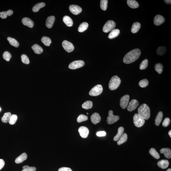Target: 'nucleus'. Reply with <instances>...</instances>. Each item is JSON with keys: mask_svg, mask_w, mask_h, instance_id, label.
<instances>
[{"mask_svg": "<svg viewBox=\"0 0 171 171\" xmlns=\"http://www.w3.org/2000/svg\"><path fill=\"white\" fill-rule=\"evenodd\" d=\"M138 114L144 119L147 120L150 117V108L147 104H143L138 109Z\"/></svg>", "mask_w": 171, "mask_h": 171, "instance_id": "2", "label": "nucleus"}, {"mask_svg": "<svg viewBox=\"0 0 171 171\" xmlns=\"http://www.w3.org/2000/svg\"><path fill=\"white\" fill-rule=\"evenodd\" d=\"M27 155L25 153H24L20 155L15 159V162L16 163H22L24 161L26 160Z\"/></svg>", "mask_w": 171, "mask_h": 171, "instance_id": "22", "label": "nucleus"}, {"mask_svg": "<svg viewBox=\"0 0 171 171\" xmlns=\"http://www.w3.org/2000/svg\"><path fill=\"white\" fill-rule=\"evenodd\" d=\"M90 119L92 123L93 124H96L97 123L100 122L101 118L98 113H94L92 115Z\"/></svg>", "mask_w": 171, "mask_h": 171, "instance_id": "14", "label": "nucleus"}, {"mask_svg": "<svg viewBox=\"0 0 171 171\" xmlns=\"http://www.w3.org/2000/svg\"><path fill=\"white\" fill-rule=\"evenodd\" d=\"M130 96L128 95H126L123 96L120 99V105L122 108L125 109L129 104Z\"/></svg>", "mask_w": 171, "mask_h": 171, "instance_id": "10", "label": "nucleus"}, {"mask_svg": "<svg viewBox=\"0 0 171 171\" xmlns=\"http://www.w3.org/2000/svg\"><path fill=\"white\" fill-rule=\"evenodd\" d=\"M11 113L10 112L6 113L4 114L1 119L3 123H7L9 120L11 116Z\"/></svg>", "mask_w": 171, "mask_h": 171, "instance_id": "37", "label": "nucleus"}, {"mask_svg": "<svg viewBox=\"0 0 171 171\" xmlns=\"http://www.w3.org/2000/svg\"><path fill=\"white\" fill-rule=\"evenodd\" d=\"M149 153L155 159H159L160 158V155H159V154L156 151V149L154 148H152L150 149V151H149Z\"/></svg>", "mask_w": 171, "mask_h": 171, "instance_id": "36", "label": "nucleus"}, {"mask_svg": "<svg viewBox=\"0 0 171 171\" xmlns=\"http://www.w3.org/2000/svg\"><path fill=\"white\" fill-rule=\"evenodd\" d=\"M166 171H171V168L168 169Z\"/></svg>", "mask_w": 171, "mask_h": 171, "instance_id": "53", "label": "nucleus"}, {"mask_svg": "<svg viewBox=\"0 0 171 171\" xmlns=\"http://www.w3.org/2000/svg\"><path fill=\"white\" fill-rule=\"evenodd\" d=\"M169 135L170 136V138H171V131L170 130L168 132Z\"/></svg>", "mask_w": 171, "mask_h": 171, "instance_id": "52", "label": "nucleus"}, {"mask_svg": "<svg viewBox=\"0 0 171 171\" xmlns=\"http://www.w3.org/2000/svg\"><path fill=\"white\" fill-rule=\"evenodd\" d=\"M124 129L122 127H120L118 129V133L116 136L113 138V140L114 141H118L123 134Z\"/></svg>", "mask_w": 171, "mask_h": 171, "instance_id": "25", "label": "nucleus"}, {"mask_svg": "<svg viewBox=\"0 0 171 171\" xmlns=\"http://www.w3.org/2000/svg\"><path fill=\"white\" fill-rule=\"evenodd\" d=\"M167 51V49L166 46H160L157 49L156 53L158 55L163 56L166 54Z\"/></svg>", "mask_w": 171, "mask_h": 171, "instance_id": "31", "label": "nucleus"}, {"mask_svg": "<svg viewBox=\"0 0 171 171\" xmlns=\"http://www.w3.org/2000/svg\"><path fill=\"white\" fill-rule=\"evenodd\" d=\"M84 64V62L82 60H77L70 63L69 67L70 69L76 70L83 67Z\"/></svg>", "mask_w": 171, "mask_h": 171, "instance_id": "8", "label": "nucleus"}, {"mask_svg": "<svg viewBox=\"0 0 171 171\" xmlns=\"http://www.w3.org/2000/svg\"><path fill=\"white\" fill-rule=\"evenodd\" d=\"M22 171H35L36 168L34 167H29L28 166H24L23 167Z\"/></svg>", "mask_w": 171, "mask_h": 171, "instance_id": "46", "label": "nucleus"}, {"mask_svg": "<svg viewBox=\"0 0 171 171\" xmlns=\"http://www.w3.org/2000/svg\"><path fill=\"white\" fill-rule=\"evenodd\" d=\"M141 24L139 22L134 23L132 26L131 32L133 33H135L139 31L140 28Z\"/></svg>", "mask_w": 171, "mask_h": 171, "instance_id": "28", "label": "nucleus"}, {"mask_svg": "<svg viewBox=\"0 0 171 171\" xmlns=\"http://www.w3.org/2000/svg\"><path fill=\"white\" fill-rule=\"evenodd\" d=\"M160 152L161 153H163L165 157L167 159H169L171 158V150L168 148H163L161 149Z\"/></svg>", "mask_w": 171, "mask_h": 171, "instance_id": "19", "label": "nucleus"}, {"mask_svg": "<svg viewBox=\"0 0 171 171\" xmlns=\"http://www.w3.org/2000/svg\"><path fill=\"white\" fill-rule=\"evenodd\" d=\"M22 22L24 25L30 28H32L34 25V23L32 20L27 17L23 18L22 20Z\"/></svg>", "mask_w": 171, "mask_h": 171, "instance_id": "16", "label": "nucleus"}, {"mask_svg": "<svg viewBox=\"0 0 171 171\" xmlns=\"http://www.w3.org/2000/svg\"><path fill=\"white\" fill-rule=\"evenodd\" d=\"M55 20V17L53 16L48 17L46 22V26L49 28H51L53 25Z\"/></svg>", "mask_w": 171, "mask_h": 171, "instance_id": "17", "label": "nucleus"}, {"mask_svg": "<svg viewBox=\"0 0 171 171\" xmlns=\"http://www.w3.org/2000/svg\"><path fill=\"white\" fill-rule=\"evenodd\" d=\"M127 4L128 6L132 9L137 8L139 6L138 3L135 0H128Z\"/></svg>", "mask_w": 171, "mask_h": 171, "instance_id": "26", "label": "nucleus"}, {"mask_svg": "<svg viewBox=\"0 0 171 171\" xmlns=\"http://www.w3.org/2000/svg\"><path fill=\"white\" fill-rule=\"evenodd\" d=\"M13 13V11L12 10H9L5 11H2L0 12V18L2 19H5L8 16H10L12 15Z\"/></svg>", "mask_w": 171, "mask_h": 171, "instance_id": "21", "label": "nucleus"}, {"mask_svg": "<svg viewBox=\"0 0 171 171\" xmlns=\"http://www.w3.org/2000/svg\"><path fill=\"white\" fill-rule=\"evenodd\" d=\"M88 26V24L87 23L84 22L80 24L78 28V31L80 32H84L87 30Z\"/></svg>", "mask_w": 171, "mask_h": 171, "instance_id": "32", "label": "nucleus"}, {"mask_svg": "<svg viewBox=\"0 0 171 171\" xmlns=\"http://www.w3.org/2000/svg\"><path fill=\"white\" fill-rule=\"evenodd\" d=\"M128 138L127 135L126 133H123L120 138L118 140L117 144L120 145L125 143L127 140Z\"/></svg>", "mask_w": 171, "mask_h": 171, "instance_id": "33", "label": "nucleus"}, {"mask_svg": "<svg viewBox=\"0 0 171 171\" xmlns=\"http://www.w3.org/2000/svg\"><path fill=\"white\" fill-rule=\"evenodd\" d=\"M1 111V107H0V111Z\"/></svg>", "mask_w": 171, "mask_h": 171, "instance_id": "54", "label": "nucleus"}, {"mask_svg": "<svg viewBox=\"0 0 171 171\" xmlns=\"http://www.w3.org/2000/svg\"><path fill=\"white\" fill-rule=\"evenodd\" d=\"M88 118L87 116L84 114H81L77 118V122L80 123L81 122L86 121L88 120Z\"/></svg>", "mask_w": 171, "mask_h": 171, "instance_id": "41", "label": "nucleus"}, {"mask_svg": "<svg viewBox=\"0 0 171 171\" xmlns=\"http://www.w3.org/2000/svg\"><path fill=\"white\" fill-rule=\"evenodd\" d=\"M121 80L120 78L117 76H113L109 82V88L111 90H116L120 85Z\"/></svg>", "mask_w": 171, "mask_h": 171, "instance_id": "3", "label": "nucleus"}, {"mask_svg": "<svg viewBox=\"0 0 171 171\" xmlns=\"http://www.w3.org/2000/svg\"><path fill=\"white\" fill-rule=\"evenodd\" d=\"M45 6V3L41 2L36 4L33 7L32 10L34 12H38L39 10L40 9L44 8Z\"/></svg>", "mask_w": 171, "mask_h": 171, "instance_id": "29", "label": "nucleus"}, {"mask_svg": "<svg viewBox=\"0 0 171 171\" xmlns=\"http://www.w3.org/2000/svg\"><path fill=\"white\" fill-rule=\"evenodd\" d=\"M116 23L113 20L108 21L103 26V31L105 33H108L114 29L116 26Z\"/></svg>", "mask_w": 171, "mask_h": 171, "instance_id": "6", "label": "nucleus"}, {"mask_svg": "<svg viewBox=\"0 0 171 171\" xmlns=\"http://www.w3.org/2000/svg\"><path fill=\"white\" fill-rule=\"evenodd\" d=\"M139 103L137 100L133 99L130 102L127 106V109L129 111L131 112L135 110L139 106Z\"/></svg>", "mask_w": 171, "mask_h": 171, "instance_id": "11", "label": "nucleus"}, {"mask_svg": "<svg viewBox=\"0 0 171 171\" xmlns=\"http://www.w3.org/2000/svg\"><path fill=\"white\" fill-rule=\"evenodd\" d=\"M148 60L147 59H145L141 63L139 69L140 70L146 69L148 66Z\"/></svg>", "mask_w": 171, "mask_h": 171, "instance_id": "40", "label": "nucleus"}, {"mask_svg": "<svg viewBox=\"0 0 171 171\" xmlns=\"http://www.w3.org/2000/svg\"><path fill=\"white\" fill-rule=\"evenodd\" d=\"M170 123V119L169 118H166L163 120V122L162 123V125L164 127H167V126H168Z\"/></svg>", "mask_w": 171, "mask_h": 171, "instance_id": "47", "label": "nucleus"}, {"mask_svg": "<svg viewBox=\"0 0 171 171\" xmlns=\"http://www.w3.org/2000/svg\"><path fill=\"white\" fill-rule=\"evenodd\" d=\"M158 166L162 169H166L169 165L168 161L167 160H162L158 162Z\"/></svg>", "mask_w": 171, "mask_h": 171, "instance_id": "18", "label": "nucleus"}, {"mask_svg": "<svg viewBox=\"0 0 171 171\" xmlns=\"http://www.w3.org/2000/svg\"><path fill=\"white\" fill-rule=\"evenodd\" d=\"M41 42L46 46H49L51 44V40L48 37L44 36L41 39Z\"/></svg>", "mask_w": 171, "mask_h": 171, "instance_id": "35", "label": "nucleus"}, {"mask_svg": "<svg viewBox=\"0 0 171 171\" xmlns=\"http://www.w3.org/2000/svg\"><path fill=\"white\" fill-rule=\"evenodd\" d=\"M88 113H87V115H88Z\"/></svg>", "mask_w": 171, "mask_h": 171, "instance_id": "55", "label": "nucleus"}, {"mask_svg": "<svg viewBox=\"0 0 171 171\" xmlns=\"http://www.w3.org/2000/svg\"><path fill=\"white\" fill-rule=\"evenodd\" d=\"M21 61L24 64H29L30 62L29 59L26 55L23 54L21 56Z\"/></svg>", "mask_w": 171, "mask_h": 171, "instance_id": "45", "label": "nucleus"}, {"mask_svg": "<svg viewBox=\"0 0 171 171\" xmlns=\"http://www.w3.org/2000/svg\"><path fill=\"white\" fill-rule=\"evenodd\" d=\"M34 52L37 54H40L42 53L43 51V49L42 47L40 46L39 45L37 44H34L31 47Z\"/></svg>", "mask_w": 171, "mask_h": 171, "instance_id": "20", "label": "nucleus"}, {"mask_svg": "<svg viewBox=\"0 0 171 171\" xmlns=\"http://www.w3.org/2000/svg\"><path fill=\"white\" fill-rule=\"evenodd\" d=\"M93 102L90 100L86 101L82 105V107L83 109L87 110L91 109L93 107Z\"/></svg>", "mask_w": 171, "mask_h": 171, "instance_id": "34", "label": "nucleus"}, {"mask_svg": "<svg viewBox=\"0 0 171 171\" xmlns=\"http://www.w3.org/2000/svg\"><path fill=\"white\" fill-rule=\"evenodd\" d=\"M70 10L72 13L75 15H77L81 12L82 9L78 5H71L69 7Z\"/></svg>", "mask_w": 171, "mask_h": 171, "instance_id": "12", "label": "nucleus"}, {"mask_svg": "<svg viewBox=\"0 0 171 171\" xmlns=\"http://www.w3.org/2000/svg\"><path fill=\"white\" fill-rule=\"evenodd\" d=\"M133 120L134 124L136 127H141L145 123L144 119L138 113L134 114Z\"/></svg>", "mask_w": 171, "mask_h": 171, "instance_id": "4", "label": "nucleus"}, {"mask_svg": "<svg viewBox=\"0 0 171 171\" xmlns=\"http://www.w3.org/2000/svg\"><path fill=\"white\" fill-rule=\"evenodd\" d=\"M7 40L11 45L16 48H18L19 46V43L15 39L9 37L7 38Z\"/></svg>", "mask_w": 171, "mask_h": 171, "instance_id": "30", "label": "nucleus"}, {"mask_svg": "<svg viewBox=\"0 0 171 171\" xmlns=\"http://www.w3.org/2000/svg\"><path fill=\"white\" fill-rule=\"evenodd\" d=\"M163 65L160 63L156 64L155 65V69L159 74H161L163 71Z\"/></svg>", "mask_w": 171, "mask_h": 171, "instance_id": "38", "label": "nucleus"}, {"mask_svg": "<svg viewBox=\"0 0 171 171\" xmlns=\"http://www.w3.org/2000/svg\"><path fill=\"white\" fill-rule=\"evenodd\" d=\"M17 119H18V117L16 115H11L9 121V123L10 125H14L16 122Z\"/></svg>", "mask_w": 171, "mask_h": 171, "instance_id": "42", "label": "nucleus"}, {"mask_svg": "<svg viewBox=\"0 0 171 171\" xmlns=\"http://www.w3.org/2000/svg\"><path fill=\"white\" fill-rule=\"evenodd\" d=\"M165 18L162 16L158 15L155 16L154 19V23L155 25L159 26L164 22Z\"/></svg>", "mask_w": 171, "mask_h": 171, "instance_id": "15", "label": "nucleus"}, {"mask_svg": "<svg viewBox=\"0 0 171 171\" xmlns=\"http://www.w3.org/2000/svg\"><path fill=\"white\" fill-rule=\"evenodd\" d=\"M3 58L6 61H10L11 57V54L9 52L6 51L4 53L3 55Z\"/></svg>", "mask_w": 171, "mask_h": 171, "instance_id": "43", "label": "nucleus"}, {"mask_svg": "<svg viewBox=\"0 0 171 171\" xmlns=\"http://www.w3.org/2000/svg\"><path fill=\"white\" fill-rule=\"evenodd\" d=\"M106 133L104 131H100L96 133V135L98 136H103L106 135Z\"/></svg>", "mask_w": 171, "mask_h": 171, "instance_id": "48", "label": "nucleus"}, {"mask_svg": "<svg viewBox=\"0 0 171 171\" xmlns=\"http://www.w3.org/2000/svg\"><path fill=\"white\" fill-rule=\"evenodd\" d=\"M5 165V162L2 159H0V170L4 167Z\"/></svg>", "mask_w": 171, "mask_h": 171, "instance_id": "50", "label": "nucleus"}, {"mask_svg": "<svg viewBox=\"0 0 171 171\" xmlns=\"http://www.w3.org/2000/svg\"><path fill=\"white\" fill-rule=\"evenodd\" d=\"M58 171H72L70 168L66 167H63L59 169Z\"/></svg>", "mask_w": 171, "mask_h": 171, "instance_id": "49", "label": "nucleus"}, {"mask_svg": "<svg viewBox=\"0 0 171 171\" xmlns=\"http://www.w3.org/2000/svg\"><path fill=\"white\" fill-rule=\"evenodd\" d=\"M63 48L67 52L70 53L74 51V47L72 43L67 40L63 41L62 44Z\"/></svg>", "mask_w": 171, "mask_h": 171, "instance_id": "9", "label": "nucleus"}, {"mask_svg": "<svg viewBox=\"0 0 171 171\" xmlns=\"http://www.w3.org/2000/svg\"><path fill=\"white\" fill-rule=\"evenodd\" d=\"M108 116L107 117V122L108 124H112L115 123L120 119L118 116L113 114V111L110 110L108 112Z\"/></svg>", "mask_w": 171, "mask_h": 171, "instance_id": "7", "label": "nucleus"}, {"mask_svg": "<svg viewBox=\"0 0 171 171\" xmlns=\"http://www.w3.org/2000/svg\"><path fill=\"white\" fill-rule=\"evenodd\" d=\"M120 30L118 29H113L109 34L108 38L110 39H113L118 37L120 34Z\"/></svg>", "mask_w": 171, "mask_h": 171, "instance_id": "23", "label": "nucleus"}, {"mask_svg": "<svg viewBox=\"0 0 171 171\" xmlns=\"http://www.w3.org/2000/svg\"><path fill=\"white\" fill-rule=\"evenodd\" d=\"M107 0H101L100 2V7L101 9L103 11H106L107 7Z\"/></svg>", "mask_w": 171, "mask_h": 171, "instance_id": "39", "label": "nucleus"}, {"mask_svg": "<svg viewBox=\"0 0 171 171\" xmlns=\"http://www.w3.org/2000/svg\"><path fill=\"white\" fill-rule=\"evenodd\" d=\"M167 4H169V5H171V0H165L164 1Z\"/></svg>", "mask_w": 171, "mask_h": 171, "instance_id": "51", "label": "nucleus"}, {"mask_svg": "<svg viewBox=\"0 0 171 171\" xmlns=\"http://www.w3.org/2000/svg\"><path fill=\"white\" fill-rule=\"evenodd\" d=\"M141 54V51L138 49L132 50L127 53L124 57L123 61L125 64H131L139 58Z\"/></svg>", "mask_w": 171, "mask_h": 171, "instance_id": "1", "label": "nucleus"}, {"mask_svg": "<svg viewBox=\"0 0 171 171\" xmlns=\"http://www.w3.org/2000/svg\"><path fill=\"white\" fill-rule=\"evenodd\" d=\"M78 131L80 136L83 138H86L88 136L89 130L85 126H82L80 127L78 129Z\"/></svg>", "mask_w": 171, "mask_h": 171, "instance_id": "13", "label": "nucleus"}, {"mask_svg": "<svg viewBox=\"0 0 171 171\" xmlns=\"http://www.w3.org/2000/svg\"><path fill=\"white\" fill-rule=\"evenodd\" d=\"M149 81L146 79L141 80L139 83V86L142 88L147 87Z\"/></svg>", "mask_w": 171, "mask_h": 171, "instance_id": "44", "label": "nucleus"}, {"mask_svg": "<svg viewBox=\"0 0 171 171\" xmlns=\"http://www.w3.org/2000/svg\"><path fill=\"white\" fill-rule=\"evenodd\" d=\"M163 113L162 111L159 112L156 116L155 120V124L159 126L161 122L163 117Z\"/></svg>", "mask_w": 171, "mask_h": 171, "instance_id": "27", "label": "nucleus"}, {"mask_svg": "<svg viewBox=\"0 0 171 171\" xmlns=\"http://www.w3.org/2000/svg\"><path fill=\"white\" fill-rule=\"evenodd\" d=\"M63 21L67 26L71 27L73 25V21L70 17L65 16L63 18Z\"/></svg>", "mask_w": 171, "mask_h": 171, "instance_id": "24", "label": "nucleus"}, {"mask_svg": "<svg viewBox=\"0 0 171 171\" xmlns=\"http://www.w3.org/2000/svg\"><path fill=\"white\" fill-rule=\"evenodd\" d=\"M103 90V87L101 85H97L90 90L89 94L91 96H98L101 94Z\"/></svg>", "mask_w": 171, "mask_h": 171, "instance_id": "5", "label": "nucleus"}]
</instances>
